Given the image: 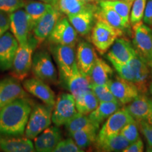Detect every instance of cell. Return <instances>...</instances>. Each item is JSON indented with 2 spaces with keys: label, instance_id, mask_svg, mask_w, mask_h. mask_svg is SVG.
<instances>
[{
  "label": "cell",
  "instance_id": "6da1fadb",
  "mask_svg": "<svg viewBox=\"0 0 152 152\" xmlns=\"http://www.w3.org/2000/svg\"><path fill=\"white\" fill-rule=\"evenodd\" d=\"M33 109L28 98L18 99L0 109V135H23Z\"/></svg>",
  "mask_w": 152,
  "mask_h": 152
},
{
  "label": "cell",
  "instance_id": "7a4b0ae2",
  "mask_svg": "<svg viewBox=\"0 0 152 152\" xmlns=\"http://www.w3.org/2000/svg\"><path fill=\"white\" fill-rule=\"evenodd\" d=\"M36 47L37 43L34 36H30L25 45H19L11 68L12 77L20 81L27 77L32 70L33 51Z\"/></svg>",
  "mask_w": 152,
  "mask_h": 152
},
{
  "label": "cell",
  "instance_id": "3957f363",
  "mask_svg": "<svg viewBox=\"0 0 152 152\" xmlns=\"http://www.w3.org/2000/svg\"><path fill=\"white\" fill-rule=\"evenodd\" d=\"M91 32V41L100 54H105L114 42L123 35L122 30L100 20H96Z\"/></svg>",
  "mask_w": 152,
  "mask_h": 152
},
{
  "label": "cell",
  "instance_id": "277c9868",
  "mask_svg": "<svg viewBox=\"0 0 152 152\" xmlns=\"http://www.w3.org/2000/svg\"><path fill=\"white\" fill-rule=\"evenodd\" d=\"M52 109L45 104H37L33 107L25 130L26 137L34 140L38 134L50 126L52 122Z\"/></svg>",
  "mask_w": 152,
  "mask_h": 152
},
{
  "label": "cell",
  "instance_id": "5b68a950",
  "mask_svg": "<svg viewBox=\"0 0 152 152\" xmlns=\"http://www.w3.org/2000/svg\"><path fill=\"white\" fill-rule=\"evenodd\" d=\"M50 49L58 66L61 77L66 82L77 68L75 47L68 45H52Z\"/></svg>",
  "mask_w": 152,
  "mask_h": 152
},
{
  "label": "cell",
  "instance_id": "8992f818",
  "mask_svg": "<svg viewBox=\"0 0 152 152\" xmlns=\"http://www.w3.org/2000/svg\"><path fill=\"white\" fill-rule=\"evenodd\" d=\"M133 45L140 58L150 66L152 62V29L140 21L133 26Z\"/></svg>",
  "mask_w": 152,
  "mask_h": 152
},
{
  "label": "cell",
  "instance_id": "52a82bcc",
  "mask_svg": "<svg viewBox=\"0 0 152 152\" xmlns=\"http://www.w3.org/2000/svg\"><path fill=\"white\" fill-rule=\"evenodd\" d=\"M31 71L35 77L45 83H55L56 82V69L52 57L46 50L38 51L33 55Z\"/></svg>",
  "mask_w": 152,
  "mask_h": 152
},
{
  "label": "cell",
  "instance_id": "ba28073f",
  "mask_svg": "<svg viewBox=\"0 0 152 152\" xmlns=\"http://www.w3.org/2000/svg\"><path fill=\"white\" fill-rule=\"evenodd\" d=\"M52 113V121L57 127L65 125L77 113L75 99L71 94H61L56 100Z\"/></svg>",
  "mask_w": 152,
  "mask_h": 152
},
{
  "label": "cell",
  "instance_id": "9c48e42d",
  "mask_svg": "<svg viewBox=\"0 0 152 152\" xmlns=\"http://www.w3.org/2000/svg\"><path fill=\"white\" fill-rule=\"evenodd\" d=\"M52 45H68L75 47L77 42V33L66 17L61 18L47 38Z\"/></svg>",
  "mask_w": 152,
  "mask_h": 152
},
{
  "label": "cell",
  "instance_id": "30bf717a",
  "mask_svg": "<svg viewBox=\"0 0 152 152\" xmlns=\"http://www.w3.org/2000/svg\"><path fill=\"white\" fill-rule=\"evenodd\" d=\"M61 14L62 13L58 10L56 6L52 5L37 22L33 28V32L37 46L47 39L55 25L61 18Z\"/></svg>",
  "mask_w": 152,
  "mask_h": 152
},
{
  "label": "cell",
  "instance_id": "8fae6325",
  "mask_svg": "<svg viewBox=\"0 0 152 152\" xmlns=\"http://www.w3.org/2000/svg\"><path fill=\"white\" fill-rule=\"evenodd\" d=\"M134 121L125 109H118L106 120L96 140H101L109 137L120 134L122 129L129 123Z\"/></svg>",
  "mask_w": 152,
  "mask_h": 152
},
{
  "label": "cell",
  "instance_id": "7c38bea8",
  "mask_svg": "<svg viewBox=\"0 0 152 152\" xmlns=\"http://www.w3.org/2000/svg\"><path fill=\"white\" fill-rule=\"evenodd\" d=\"M9 18L11 32L16 38L19 45L27 43L32 30L26 11L24 9H19L9 14Z\"/></svg>",
  "mask_w": 152,
  "mask_h": 152
},
{
  "label": "cell",
  "instance_id": "4fadbf2b",
  "mask_svg": "<svg viewBox=\"0 0 152 152\" xmlns=\"http://www.w3.org/2000/svg\"><path fill=\"white\" fill-rule=\"evenodd\" d=\"M23 87L26 92L41 100L45 105L53 109L56 103L54 92L47 83L41 80L32 77L23 80Z\"/></svg>",
  "mask_w": 152,
  "mask_h": 152
},
{
  "label": "cell",
  "instance_id": "5bb4252c",
  "mask_svg": "<svg viewBox=\"0 0 152 152\" xmlns=\"http://www.w3.org/2000/svg\"><path fill=\"white\" fill-rule=\"evenodd\" d=\"M112 94L121 104H128L139 95V90L131 81L121 77L110 80L107 83Z\"/></svg>",
  "mask_w": 152,
  "mask_h": 152
},
{
  "label": "cell",
  "instance_id": "9a60e30c",
  "mask_svg": "<svg viewBox=\"0 0 152 152\" xmlns=\"http://www.w3.org/2000/svg\"><path fill=\"white\" fill-rule=\"evenodd\" d=\"M18 46V42L10 32L0 36V71L11 69Z\"/></svg>",
  "mask_w": 152,
  "mask_h": 152
},
{
  "label": "cell",
  "instance_id": "2e32d148",
  "mask_svg": "<svg viewBox=\"0 0 152 152\" xmlns=\"http://www.w3.org/2000/svg\"><path fill=\"white\" fill-rule=\"evenodd\" d=\"M28 97V94L23 87H22L20 80L12 76L0 80L1 108L18 99Z\"/></svg>",
  "mask_w": 152,
  "mask_h": 152
},
{
  "label": "cell",
  "instance_id": "e0dca14e",
  "mask_svg": "<svg viewBox=\"0 0 152 152\" xmlns=\"http://www.w3.org/2000/svg\"><path fill=\"white\" fill-rule=\"evenodd\" d=\"M97 57L94 47L91 44L85 41L78 43L76 48L75 58L77 68L81 73L89 77Z\"/></svg>",
  "mask_w": 152,
  "mask_h": 152
},
{
  "label": "cell",
  "instance_id": "ac0fdd59",
  "mask_svg": "<svg viewBox=\"0 0 152 152\" xmlns=\"http://www.w3.org/2000/svg\"><path fill=\"white\" fill-rule=\"evenodd\" d=\"M137 52L130 42L120 38L114 42L108 53L107 57L111 62L126 64L135 56Z\"/></svg>",
  "mask_w": 152,
  "mask_h": 152
},
{
  "label": "cell",
  "instance_id": "d6986e66",
  "mask_svg": "<svg viewBox=\"0 0 152 152\" xmlns=\"http://www.w3.org/2000/svg\"><path fill=\"white\" fill-rule=\"evenodd\" d=\"M128 64L132 71V82L135 85L139 92L144 94L147 92L149 83V65L137 54Z\"/></svg>",
  "mask_w": 152,
  "mask_h": 152
},
{
  "label": "cell",
  "instance_id": "ffe728a7",
  "mask_svg": "<svg viewBox=\"0 0 152 152\" xmlns=\"http://www.w3.org/2000/svg\"><path fill=\"white\" fill-rule=\"evenodd\" d=\"M62 140L61 132L58 127H48L34 139L36 151L52 152Z\"/></svg>",
  "mask_w": 152,
  "mask_h": 152
},
{
  "label": "cell",
  "instance_id": "44dd1931",
  "mask_svg": "<svg viewBox=\"0 0 152 152\" xmlns=\"http://www.w3.org/2000/svg\"><path fill=\"white\" fill-rule=\"evenodd\" d=\"M98 6L95 8L83 11L78 14L69 15L68 18L77 33L82 36L88 35L92 31L95 24V12Z\"/></svg>",
  "mask_w": 152,
  "mask_h": 152
},
{
  "label": "cell",
  "instance_id": "7402d4cb",
  "mask_svg": "<svg viewBox=\"0 0 152 152\" xmlns=\"http://www.w3.org/2000/svg\"><path fill=\"white\" fill-rule=\"evenodd\" d=\"M0 150L6 152H33L35 149L30 139L3 136L0 137Z\"/></svg>",
  "mask_w": 152,
  "mask_h": 152
},
{
  "label": "cell",
  "instance_id": "603a6c76",
  "mask_svg": "<svg viewBox=\"0 0 152 152\" xmlns=\"http://www.w3.org/2000/svg\"><path fill=\"white\" fill-rule=\"evenodd\" d=\"M96 20H100L110 25L112 27L118 28L123 30L128 28L129 25L125 23L121 16L118 14L115 10H113L109 6L99 1L97 9L95 12Z\"/></svg>",
  "mask_w": 152,
  "mask_h": 152
},
{
  "label": "cell",
  "instance_id": "cb8c5ba5",
  "mask_svg": "<svg viewBox=\"0 0 152 152\" xmlns=\"http://www.w3.org/2000/svg\"><path fill=\"white\" fill-rule=\"evenodd\" d=\"M66 83L68 90L74 96L75 99H77L87 91L91 90L90 78L81 73L77 68V66Z\"/></svg>",
  "mask_w": 152,
  "mask_h": 152
},
{
  "label": "cell",
  "instance_id": "d4e9b609",
  "mask_svg": "<svg viewBox=\"0 0 152 152\" xmlns=\"http://www.w3.org/2000/svg\"><path fill=\"white\" fill-rule=\"evenodd\" d=\"M151 100L145 95L139 94L125 109L137 123L145 121L151 109Z\"/></svg>",
  "mask_w": 152,
  "mask_h": 152
},
{
  "label": "cell",
  "instance_id": "484cf974",
  "mask_svg": "<svg viewBox=\"0 0 152 152\" xmlns=\"http://www.w3.org/2000/svg\"><path fill=\"white\" fill-rule=\"evenodd\" d=\"M113 75V69L105 61L97 57L90 72L91 85H106Z\"/></svg>",
  "mask_w": 152,
  "mask_h": 152
},
{
  "label": "cell",
  "instance_id": "4316f807",
  "mask_svg": "<svg viewBox=\"0 0 152 152\" xmlns=\"http://www.w3.org/2000/svg\"><path fill=\"white\" fill-rule=\"evenodd\" d=\"M95 146L98 151L105 152L123 151L131 144L122 134L109 137L101 140H96Z\"/></svg>",
  "mask_w": 152,
  "mask_h": 152
},
{
  "label": "cell",
  "instance_id": "83f0119b",
  "mask_svg": "<svg viewBox=\"0 0 152 152\" xmlns=\"http://www.w3.org/2000/svg\"><path fill=\"white\" fill-rule=\"evenodd\" d=\"M121 104L118 102H99L97 107L92 113L89 114V118L95 124L100 125L104 121L115 111L120 109Z\"/></svg>",
  "mask_w": 152,
  "mask_h": 152
},
{
  "label": "cell",
  "instance_id": "f1b7e54d",
  "mask_svg": "<svg viewBox=\"0 0 152 152\" xmlns=\"http://www.w3.org/2000/svg\"><path fill=\"white\" fill-rule=\"evenodd\" d=\"M99 126L92 125L83 129L77 132L70 134L71 138L75 141L78 147L81 149H85L94 144L97 137V131Z\"/></svg>",
  "mask_w": 152,
  "mask_h": 152
},
{
  "label": "cell",
  "instance_id": "f546056e",
  "mask_svg": "<svg viewBox=\"0 0 152 152\" xmlns=\"http://www.w3.org/2000/svg\"><path fill=\"white\" fill-rule=\"evenodd\" d=\"M51 6H52L51 4L39 1V0L26 1L23 8L29 17L32 31L37 22L47 12Z\"/></svg>",
  "mask_w": 152,
  "mask_h": 152
},
{
  "label": "cell",
  "instance_id": "4dcf8cb0",
  "mask_svg": "<svg viewBox=\"0 0 152 152\" xmlns=\"http://www.w3.org/2000/svg\"><path fill=\"white\" fill-rule=\"evenodd\" d=\"M98 5L87 4L82 0H58L56 7L62 14L73 15L89 9L95 8Z\"/></svg>",
  "mask_w": 152,
  "mask_h": 152
},
{
  "label": "cell",
  "instance_id": "1f68e13d",
  "mask_svg": "<svg viewBox=\"0 0 152 152\" xmlns=\"http://www.w3.org/2000/svg\"><path fill=\"white\" fill-rule=\"evenodd\" d=\"M99 102L92 90L87 91L84 94L75 99V106L79 113L89 115L96 109Z\"/></svg>",
  "mask_w": 152,
  "mask_h": 152
},
{
  "label": "cell",
  "instance_id": "d6a6232c",
  "mask_svg": "<svg viewBox=\"0 0 152 152\" xmlns=\"http://www.w3.org/2000/svg\"><path fill=\"white\" fill-rule=\"evenodd\" d=\"M64 125L69 134L83 130V129L92 126V125L99 126V125L93 123L89 116H87V115H85V114L80 113L79 112H77V113Z\"/></svg>",
  "mask_w": 152,
  "mask_h": 152
},
{
  "label": "cell",
  "instance_id": "836d02e7",
  "mask_svg": "<svg viewBox=\"0 0 152 152\" xmlns=\"http://www.w3.org/2000/svg\"><path fill=\"white\" fill-rule=\"evenodd\" d=\"M100 1L104 4L111 7L121 16L123 20L130 26V16L132 5L126 0H113V1L100 0Z\"/></svg>",
  "mask_w": 152,
  "mask_h": 152
},
{
  "label": "cell",
  "instance_id": "e575fe53",
  "mask_svg": "<svg viewBox=\"0 0 152 152\" xmlns=\"http://www.w3.org/2000/svg\"><path fill=\"white\" fill-rule=\"evenodd\" d=\"M91 90L95 94L99 102H116L118 101L112 94L107 84L99 85H91Z\"/></svg>",
  "mask_w": 152,
  "mask_h": 152
},
{
  "label": "cell",
  "instance_id": "d590c367",
  "mask_svg": "<svg viewBox=\"0 0 152 152\" xmlns=\"http://www.w3.org/2000/svg\"><path fill=\"white\" fill-rule=\"evenodd\" d=\"M147 0H134L131 7L130 23L132 26L143 20Z\"/></svg>",
  "mask_w": 152,
  "mask_h": 152
},
{
  "label": "cell",
  "instance_id": "8d00e7d4",
  "mask_svg": "<svg viewBox=\"0 0 152 152\" xmlns=\"http://www.w3.org/2000/svg\"><path fill=\"white\" fill-rule=\"evenodd\" d=\"M120 134H122L130 143H133L140 139L138 127L135 121L129 123L122 129Z\"/></svg>",
  "mask_w": 152,
  "mask_h": 152
},
{
  "label": "cell",
  "instance_id": "74e56055",
  "mask_svg": "<svg viewBox=\"0 0 152 152\" xmlns=\"http://www.w3.org/2000/svg\"><path fill=\"white\" fill-rule=\"evenodd\" d=\"M84 150L81 149L76 144L72 138L61 140L54 150V152H83Z\"/></svg>",
  "mask_w": 152,
  "mask_h": 152
},
{
  "label": "cell",
  "instance_id": "f35d334b",
  "mask_svg": "<svg viewBox=\"0 0 152 152\" xmlns=\"http://www.w3.org/2000/svg\"><path fill=\"white\" fill-rule=\"evenodd\" d=\"M25 0H0V11L11 14L19 9L23 8Z\"/></svg>",
  "mask_w": 152,
  "mask_h": 152
},
{
  "label": "cell",
  "instance_id": "ab89813d",
  "mask_svg": "<svg viewBox=\"0 0 152 152\" xmlns=\"http://www.w3.org/2000/svg\"><path fill=\"white\" fill-rule=\"evenodd\" d=\"M112 65L113 66L114 68L115 69V71L118 72L120 77H121L122 78H124L127 80L129 81H132V74L131 69L129 66L128 64H118L115 62H111Z\"/></svg>",
  "mask_w": 152,
  "mask_h": 152
},
{
  "label": "cell",
  "instance_id": "60d3db41",
  "mask_svg": "<svg viewBox=\"0 0 152 152\" xmlns=\"http://www.w3.org/2000/svg\"><path fill=\"white\" fill-rule=\"evenodd\" d=\"M137 123L140 125V130H141L142 134L147 139L149 148L152 151V125L149 124L146 121H139Z\"/></svg>",
  "mask_w": 152,
  "mask_h": 152
},
{
  "label": "cell",
  "instance_id": "b9f144b4",
  "mask_svg": "<svg viewBox=\"0 0 152 152\" xmlns=\"http://www.w3.org/2000/svg\"><path fill=\"white\" fill-rule=\"evenodd\" d=\"M9 28H10L9 14L0 11V36L8 31Z\"/></svg>",
  "mask_w": 152,
  "mask_h": 152
},
{
  "label": "cell",
  "instance_id": "7bdbcfd3",
  "mask_svg": "<svg viewBox=\"0 0 152 152\" xmlns=\"http://www.w3.org/2000/svg\"><path fill=\"white\" fill-rule=\"evenodd\" d=\"M143 20L145 24L149 26H152V0H147Z\"/></svg>",
  "mask_w": 152,
  "mask_h": 152
},
{
  "label": "cell",
  "instance_id": "ee69618b",
  "mask_svg": "<svg viewBox=\"0 0 152 152\" xmlns=\"http://www.w3.org/2000/svg\"><path fill=\"white\" fill-rule=\"evenodd\" d=\"M144 151V144L142 140L139 139L133 143H131L123 152H142Z\"/></svg>",
  "mask_w": 152,
  "mask_h": 152
},
{
  "label": "cell",
  "instance_id": "f6af8a7d",
  "mask_svg": "<svg viewBox=\"0 0 152 152\" xmlns=\"http://www.w3.org/2000/svg\"><path fill=\"white\" fill-rule=\"evenodd\" d=\"M145 121H147L149 124L152 125V100L151 102V109H150L149 113V114H148L147 118H146Z\"/></svg>",
  "mask_w": 152,
  "mask_h": 152
},
{
  "label": "cell",
  "instance_id": "bcb514c9",
  "mask_svg": "<svg viewBox=\"0 0 152 152\" xmlns=\"http://www.w3.org/2000/svg\"><path fill=\"white\" fill-rule=\"evenodd\" d=\"M39 1H43V2L49 4H51L53 6H56L58 0H39Z\"/></svg>",
  "mask_w": 152,
  "mask_h": 152
},
{
  "label": "cell",
  "instance_id": "7dc6e473",
  "mask_svg": "<svg viewBox=\"0 0 152 152\" xmlns=\"http://www.w3.org/2000/svg\"><path fill=\"white\" fill-rule=\"evenodd\" d=\"M82 1H85V2H86L87 4H91L98 5L99 0H82Z\"/></svg>",
  "mask_w": 152,
  "mask_h": 152
},
{
  "label": "cell",
  "instance_id": "c3c4849f",
  "mask_svg": "<svg viewBox=\"0 0 152 152\" xmlns=\"http://www.w3.org/2000/svg\"><path fill=\"white\" fill-rule=\"evenodd\" d=\"M127 1H128V3H130L131 5L132 4V3H133V1H134V0H126Z\"/></svg>",
  "mask_w": 152,
  "mask_h": 152
},
{
  "label": "cell",
  "instance_id": "681fc988",
  "mask_svg": "<svg viewBox=\"0 0 152 152\" xmlns=\"http://www.w3.org/2000/svg\"><path fill=\"white\" fill-rule=\"evenodd\" d=\"M149 89H150V92H151V94H152V83H151V85H150Z\"/></svg>",
  "mask_w": 152,
  "mask_h": 152
},
{
  "label": "cell",
  "instance_id": "f907efd6",
  "mask_svg": "<svg viewBox=\"0 0 152 152\" xmlns=\"http://www.w3.org/2000/svg\"><path fill=\"white\" fill-rule=\"evenodd\" d=\"M149 66H151V73H152V62L151 63V64H150Z\"/></svg>",
  "mask_w": 152,
  "mask_h": 152
},
{
  "label": "cell",
  "instance_id": "816d5d0a",
  "mask_svg": "<svg viewBox=\"0 0 152 152\" xmlns=\"http://www.w3.org/2000/svg\"><path fill=\"white\" fill-rule=\"evenodd\" d=\"M0 109H1V99H0Z\"/></svg>",
  "mask_w": 152,
  "mask_h": 152
},
{
  "label": "cell",
  "instance_id": "f5cc1de1",
  "mask_svg": "<svg viewBox=\"0 0 152 152\" xmlns=\"http://www.w3.org/2000/svg\"><path fill=\"white\" fill-rule=\"evenodd\" d=\"M107 1H113V0H107Z\"/></svg>",
  "mask_w": 152,
  "mask_h": 152
}]
</instances>
